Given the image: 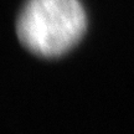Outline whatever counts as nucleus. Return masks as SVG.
<instances>
[{
  "label": "nucleus",
  "mask_w": 134,
  "mask_h": 134,
  "mask_svg": "<svg viewBox=\"0 0 134 134\" xmlns=\"http://www.w3.org/2000/svg\"><path fill=\"white\" fill-rule=\"evenodd\" d=\"M86 26L80 0H27L16 23V34L35 55L57 57L81 40Z\"/></svg>",
  "instance_id": "nucleus-1"
}]
</instances>
